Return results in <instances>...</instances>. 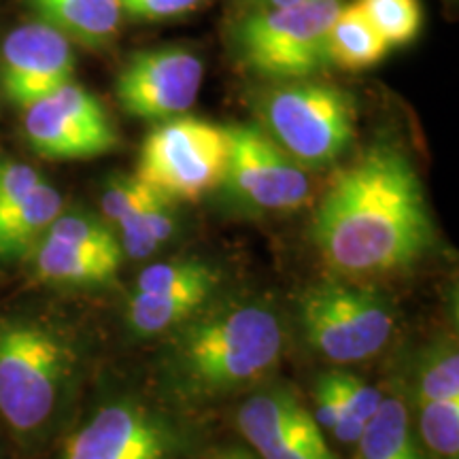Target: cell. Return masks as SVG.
<instances>
[{"label": "cell", "mask_w": 459, "mask_h": 459, "mask_svg": "<svg viewBox=\"0 0 459 459\" xmlns=\"http://www.w3.org/2000/svg\"><path fill=\"white\" fill-rule=\"evenodd\" d=\"M311 238L342 277L404 271L421 260L434 223L411 158L378 143L338 170L313 215Z\"/></svg>", "instance_id": "1"}, {"label": "cell", "mask_w": 459, "mask_h": 459, "mask_svg": "<svg viewBox=\"0 0 459 459\" xmlns=\"http://www.w3.org/2000/svg\"><path fill=\"white\" fill-rule=\"evenodd\" d=\"M170 334L166 368L189 398H215L260 381L285 349L283 321L260 302L189 317Z\"/></svg>", "instance_id": "2"}, {"label": "cell", "mask_w": 459, "mask_h": 459, "mask_svg": "<svg viewBox=\"0 0 459 459\" xmlns=\"http://www.w3.org/2000/svg\"><path fill=\"white\" fill-rule=\"evenodd\" d=\"M77 351L65 332L32 317L0 319V423L22 443L48 436L77 378Z\"/></svg>", "instance_id": "3"}, {"label": "cell", "mask_w": 459, "mask_h": 459, "mask_svg": "<svg viewBox=\"0 0 459 459\" xmlns=\"http://www.w3.org/2000/svg\"><path fill=\"white\" fill-rule=\"evenodd\" d=\"M266 134L300 166L334 164L355 136L351 96L324 83H290L262 99Z\"/></svg>", "instance_id": "4"}, {"label": "cell", "mask_w": 459, "mask_h": 459, "mask_svg": "<svg viewBox=\"0 0 459 459\" xmlns=\"http://www.w3.org/2000/svg\"><path fill=\"white\" fill-rule=\"evenodd\" d=\"M228 160V126L181 115L147 136L134 177L172 203H196L226 179Z\"/></svg>", "instance_id": "5"}, {"label": "cell", "mask_w": 459, "mask_h": 459, "mask_svg": "<svg viewBox=\"0 0 459 459\" xmlns=\"http://www.w3.org/2000/svg\"><path fill=\"white\" fill-rule=\"evenodd\" d=\"M304 336L332 364H359L381 351L394 332V311L385 298L347 283H319L300 302Z\"/></svg>", "instance_id": "6"}, {"label": "cell", "mask_w": 459, "mask_h": 459, "mask_svg": "<svg viewBox=\"0 0 459 459\" xmlns=\"http://www.w3.org/2000/svg\"><path fill=\"white\" fill-rule=\"evenodd\" d=\"M338 11V0H308L247 17L237 34L245 65L266 77H308L325 66V37Z\"/></svg>", "instance_id": "7"}, {"label": "cell", "mask_w": 459, "mask_h": 459, "mask_svg": "<svg viewBox=\"0 0 459 459\" xmlns=\"http://www.w3.org/2000/svg\"><path fill=\"white\" fill-rule=\"evenodd\" d=\"M26 111L28 143L48 160L100 158L119 147V132L107 108L77 83H66Z\"/></svg>", "instance_id": "8"}, {"label": "cell", "mask_w": 459, "mask_h": 459, "mask_svg": "<svg viewBox=\"0 0 459 459\" xmlns=\"http://www.w3.org/2000/svg\"><path fill=\"white\" fill-rule=\"evenodd\" d=\"M177 449L162 415L134 398H113L68 434L60 459H175Z\"/></svg>", "instance_id": "9"}, {"label": "cell", "mask_w": 459, "mask_h": 459, "mask_svg": "<svg viewBox=\"0 0 459 459\" xmlns=\"http://www.w3.org/2000/svg\"><path fill=\"white\" fill-rule=\"evenodd\" d=\"M203 60L183 48L139 51L126 62L115 91L122 108L143 122L181 117L203 88Z\"/></svg>", "instance_id": "10"}, {"label": "cell", "mask_w": 459, "mask_h": 459, "mask_svg": "<svg viewBox=\"0 0 459 459\" xmlns=\"http://www.w3.org/2000/svg\"><path fill=\"white\" fill-rule=\"evenodd\" d=\"M226 179L245 203L262 211H296L311 196L307 172L257 126H228Z\"/></svg>", "instance_id": "11"}, {"label": "cell", "mask_w": 459, "mask_h": 459, "mask_svg": "<svg viewBox=\"0 0 459 459\" xmlns=\"http://www.w3.org/2000/svg\"><path fill=\"white\" fill-rule=\"evenodd\" d=\"M215 287L213 268L198 260L160 262L136 279L128 324L141 336L169 334L194 317Z\"/></svg>", "instance_id": "12"}, {"label": "cell", "mask_w": 459, "mask_h": 459, "mask_svg": "<svg viewBox=\"0 0 459 459\" xmlns=\"http://www.w3.org/2000/svg\"><path fill=\"white\" fill-rule=\"evenodd\" d=\"M74 51L62 32L30 22L9 32L0 54V83L13 105L28 108L73 82Z\"/></svg>", "instance_id": "13"}, {"label": "cell", "mask_w": 459, "mask_h": 459, "mask_svg": "<svg viewBox=\"0 0 459 459\" xmlns=\"http://www.w3.org/2000/svg\"><path fill=\"white\" fill-rule=\"evenodd\" d=\"M237 423L260 459H336L315 417L283 387L249 395Z\"/></svg>", "instance_id": "14"}, {"label": "cell", "mask_w": 459, "mask_h": 459, "mask_svg": "<svg viewBox=\"0 0 459 459\" xmlns=\"http://www.w3.org/2000/svg\"><path fill=\"white\" fill-rule=\"evenodd\" d=\"M417 421L423 449L436 459L459 455V355L455 344H436L419 361Z\"/></svg>", "instance_id": "15"}, {"label": "cell", "mask_w": 459, "mask_h": 459, "mask_svg": "<svg viewBox=\"0 0 459 459\" xmlns=\"http://www.w3.org/2000/svg\"><path fill=\"white\" fill-rule=\"evenodd\" d=\"M102 215L119 234V245L132 260H145L175 234V203L132 177L108 181L100 198Z\"/></svg>", "instance_id": "16"}, {"label": "cell", "mask_w": 459, "mask_h": 459, "mask_svg": "<svg viewBox=\"0 0 459 459\" xmlns=\"http://www.w3.org/2000/svg\"><path fill=\"white\" fill-rule=\"evenodd\" d=\"M32 271L51 285H99L111 281L119 271L122 255L100 254L51 238H41L30 251Z\"/></svg>", "instance_id": "17"}, {"label": "cell", "mask_w": 459, "mask_h": 459, "mask_svg": "<svg viewBox=\"0 0 459 459\" xmlns=\"http://www.w3.org/2000/svg\"><path fill=\"white\" fill-rule=\"evenodd\" d=\"M30 4L41 22L85 48L111 43L122 22L117 0H30Z\"/></svg>", "instance_id": "18"}, {"label": "cell", "mask_w": 459, "mask_h": 459, "mask_svg": "<svg viewBox=\"0 0 459 459\" xmlns=\"http://www.w3.org/2000/svg\"><path fill=\"white\" fill-rule=\"evenodd\" d=\"M62 211L65 198L43 179L20 204L0 215V260L13 262L30 254Z\"/></svg>", "instance_id": "19"}, {"label": "cell", "mask_w": 459, "mask_h": 459, "mask_svg": "<svg viewBox=\"0 0 459 459\" xmlns=\"http://www.w3.org/2000/svg\"><path fill=\"white\" fill-rule=\"evenodd\" d=\"M387 51L389 45L358 4L341 7L325 37V65L342 71H364L381 62Z\"/></svg>", "instance_id": "20"}, {"label": "cell", "mask_w": 459, "mask_h": 459, "mask_svg": "<svg viewBox=\"0 0 459 459\" xmlns=\"http://www.w3.org/2000/svg\"><path fill=\"white\" fill-rule=\"evenodd\" d=\"M358 459H426L404 400L383 398L358 440Z\"/></svg>", "instance_id": "21"}, {"label": "cell", "mask_w": 459, "mask_h": 459, "mask_svg": "<svg viewBox=\"0 0 459 459\" xmlns=\"http://www.w3.org/2000/svg\"><path fill=\"white\" fill-rule=\"evenodd\" d=\"M355 4L364 11L389 49L409 45L421 32L423 11L419 0H355Z\"/></svg>", "instance_id": "22"}, {"label": "cell", "mask_w": 459, "mask_h": 459, "mask_svg": "<svg viewBox=\"0 0 459 459\" xmlns=\"http://www.w3.org/2000/svg\"><path fill=\"white\" fill-rule=\"evenodd\" d=\"M43 237L57 240V243L100 251V254L124 255L122 245H119L111 226L107 221L99 220V217L79 213V211H73V213H65L62 211Z\"/></svg>", "instance_id": "23"}, {"label": "cell", "mask_w": 459, "mask_h": 459, "mask_svg": "<svg viewBox=\"0 0 459 459\" xmlns=\"http://www.w3.org/2000/svg\"><path fill=\"white\" fill-rule=\"evenodd\" d=\"M332 387H334L338 404L344 412V417L358 426L359 429L366 428V423L375 417V412L381 406L385 395L370 383L361 381L358 377L347 375V372H328Z\"/></svg>", "instance_id": "24"}, {"label": "cell", "mask_w": 459, "mask_h": 459, "mask_svg": "<svg viewBox=\"0 0 459 459\" xmlns=\"http://www.w3.org/2000/svg\"><path fill=\"white\" fill-rule=\"evenodd\" d=\"M41 172L24 162H0V215L20 204L39 183Z\"/></svg>", "instance_id": "25"}, {"label": "cell", "mask_w": 459, "mask_h": 459, "mask_svg": "<svg viewBox=\"0 0 459 459\" xmlns=\"http://www.w3.org/2000/svg\"><path fill=\"white\" fill-rule=\"evenodd\" d=\"M122 13L136 20H166L196 9L200 0H117Z\"/></svg>", "instance_id": "26"}, {"label": "cell", "mask_w": 459, "mask_h": 459, "mask_svg": "<svg viewBox=\"0 0 459 459\" xmlns=\"http://www.w3.org/2000/svg\"><path fill=\"white\" fill-rule=\"evenodd\" d=\"M264 9H273V7H290V4H300V3H308V0H262Z\"/></svg>", "instance_id": "27"}, {"label": "cell", "mask_w": 459, "mask_h": 459, "mask_svg": "<svg viewBox=\"0 0 459 459\" xmlns=\"http://www.w3.org/2000/svg\"><path fill=\"white\" fill-rule=\"evenodd\" d=\"M213 459H254V455H249V453H247V451L232 449V451L220 453V455H215Z\"/></svg>", "instance_id": "28"}]
</instances>
